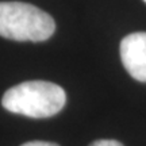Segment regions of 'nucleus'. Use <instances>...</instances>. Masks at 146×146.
<instances>
[{
	"mask_svg": "<svg viewBox=\"0 0 146 146\" xmlns=\"http://www.w3.org/2000/svg\"><path fill=\"white\" fill-rule=\"evenodd\" d=\"M120 60L133 78L146 83V33L129 34L120 42Z\"/></svg>",
	"mask_w": 146,
	"mask_h": 146,
	"instance_id": "3",
	"label": "nucleus"
},
{
	"mask_svg": "<svg viewBox=\"0 0 146 146\" xmlns=\"http://www.w3.org/2000/svg\"><path fill=\"white\" fill-rule=\"evenodd\" d=\"M143 1H145V3H146V0H143Z\"/></svg>",
	"mask_w": 146,
	"mask_h": 146,
	"instance_id": "6",
	"label": "nucleus"
},
{
	"mask_svg": "<svg viewBox=\"0 0 146 146\" xmlns=\"http://www.w3.org/2000/svg\"><path fill=\"white\" fill-rule=\"evenodd\" d=\"M89 146H123L120 142L114 139H99V141L92 142Z\"/></svg>",
	"mask_w": 146,
	"mask_h": 146,
	"instance_id": "4",
	"label": "nucleus"
},
{
	"mask_svg": "<svg viewBox=\"0 0 146 146\" xmlns=\"http://www.w3.org/2000/svg\"><path fill=\"white\" fill-rule=\"evenodd\" d=\"M54 31V19L35 5L0 1V36L21 42H42L49 39Z\"/></svg>",
	"mask_w": 146,
	"mask_h": 146,
	"instance_id": "2",
	"label": "nucleus"
},
{
	"mask_svg": "<svg viewBox=\"0 0 146 146\" xmlns=\"http://www.w3.org/2000/svg\"><path fill=\"white\" fill-rule=\"evenodd\" d=\"M22 146H58L57 143H53V142H45V141H31L23 143Z\"/></svg>",
	"mask_w": 146,
	"mask_h": 146,
	"instance_id": "5",
	"label": "nucleus"
},
{
	"mask_svg": "<svg viewBox=\"0 0 146 146\" xmlns=\"http://www.w3.org/2000/svg\"><path fill=\"white\" fill-rule=\"evenodd\" d=\"M66 103V94L49 81H26L10 88L1 99L7 111L29 118H49L58 114Z\"/></svg>",
	"mask_w": 146,
	"mask_h": 146,
	"instance_id": "1",
	"label": "nucleus"
}]
</instances>
